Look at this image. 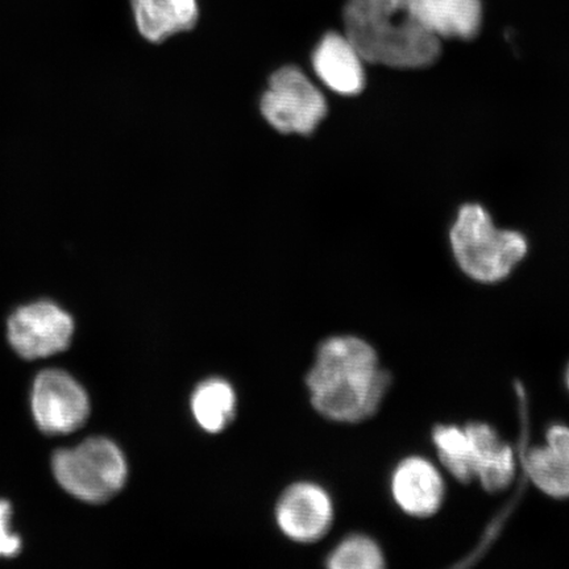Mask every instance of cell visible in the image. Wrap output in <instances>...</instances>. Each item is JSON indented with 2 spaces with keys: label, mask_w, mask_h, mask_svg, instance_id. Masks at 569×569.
I'll return each mask as SVG.
<instances>
[{
  "label": "cell",
  "mask_w": 569,
  "mask_h": 569,
  "mask_svg": "<svg viewBox=\"0 0 569 569\" xmlns=\"http://www.w3.org/2000/svg\"><path fill=\"white\" fill-rule=\"evenodd\" d=\"M306 386L320 416L333 422L359 423L379 411L390 376L367 340L340 336L319 346Z\"/></svg>",
  "instance_id": "6da1fadb"
},
{
  "label": "cell",
  "mask_w": 569,
  "mask_h": 569,
  "mask_svg": "<svg viewBox=\"0 0 569 569\" xmlns=\"http://www.w3.org/2000/svg\"><path fill=\"white\" fill-rule=\"evenodd\" d=\"M345 34L365 62L421 69L438 60L442 47L426 30L416 0H348Z\"/></svg>",
  "instance_id": "7a4b0ae2"
},
{
  "label": "cell",
  "mask_w": 569,
  "mask_h": 569,
  "mask_svg": "<svg viewBox=\"0 0 569 569\" xmlns=\"http://www.w3.org/2000/svg\"><path fill=\"white\" fill-rule=\"evenodd\" d=\"M451 244L462 272L472 280L495 283L507 279L528 253L521 233L496 229L479 204H466L452 227Z\"/></svg>",
  "instance_id": "3957f363"
},
{
  "label": "cell",
  "mask_w": 569,
  "mask_h": 569,
  "mask_svg": "<svg viewBox=\"0 0 569 569\" xmlns=\"http://www.w3.org/2000/svg\"><path fill=\"white\" fill-rule=\"evenodd\" d=\"M53 473L61 488L77 500L104 503L124 488L128 465L117 443L99 437L56 452Z\"/></svg>",
  "instance_id": "277c9868"
},
{
  "label": "cell",
  "mask_w": 569,
  "mask_h": 569,
  "mask_svg": "<svg viewBox=\"0 0 569 569\" xmlns=\"http://www.w3.org/2000/svg\"><path fill=\"white\" fill-rule=\"evenodd\" d=\"M261 112L281 133L309 134L325 119L327 102L302 70L287 67L270 77Z\"/></svg>",
  "instance_id": "5b68a950"
},
{
  "label": "cell",
  "mask_w": 569,
  "mask_h": 569,
  "mask_svg": "<svg viewBox=\"0 0 569 569\" xmlns=\"http://www.w3.org/2000/svg\"><path fill=\"white\" fill-rule=\"evenodd\" d=\"M36 423L49 436H67L87 423L90 400L80 382L59 369L36 377L32 390Z\"/></svg>",
  "instance_id": "8992f818"
},
{
  "label": "cell",
  "mask_w": 569,
  "mask_h": 569,
  "mask_svg": "<svg viewBox=\"0 0 569 569\" xmlns=\"http://www.w3.org/2000/svg\"><path fill=\"white\" fill-rule=\"evenodd\" d=\"M73 333V318L52 301L21 306L9 319L10 343L27 360L66 351Z\"/></svg>",
  "instance_id": "52a82bcc"
},
{
  "label": "cell",
  "mask_w": 569,
  "mask_h": 569,
  "mask_svg": "<svg viewBox=\"0 0 569 569\" xmlns=\"http://www.w3.org/2000/svg\"><path fill=\"white\" fill-rule=\"evenodd\" d=\"M333 503L327 490L315 482L290 486L276 507V522L284 537L297 543H316L330 531Z\"/></svg>",
  "instance_id": "ba28073f"
},
{
  "label": "cell",
  "mask_w": 569,
  "mask_h": 569,
  "mask_svg": "<svg viewBox=\"0 0 569 569\" xmlns=\"http://www.w3.org/2000/svg\"><path fill=\"white\" fill-rule=\"evenodd\" d=\"M390 493L405 515L429 518L443 507L446 482L432 461L412 455L398 462L391 473Z\"/></svg>",
  "instance_id": "9c48e42d"
},
{
  "label": "cell",
  "mask_w": 569,
  "mask_h": 569,
  "mask_svg": "<svg viewBox=\"0 0 569 569\" xmlns=\"http://www.w3.org/2000/svg\"><path fill=\"white\" fill-rule=\"evenodd\" d=\"M465 430L471 445L475 480L490 493L503 492L517 476L513 448L488 423L471 422Z\"/></svg>",
  "instance_id": "30bf717a"
},
{
  "label": "cell",
  "mask_w": 569,
  "mask_h": 569,
  "mask_svg": "<svg viewBox=\"0 0 569 569\" xmlns=\"http://www.w3.org/2000/svg\"><path fill=\"white\" fill-rule=\"evenodd\" d=\"M365 60L346 34L330 32L320 40L312 67L327 88L341 96H356L365 88Z\"/></svg>",
  "instance_id": "8fae6325"
},
{
  "label": "cell",
  "mask_w": 569,
  "mask_h": 569,
  "mask_svg": "<svg viewBox=\"0 0 569 569\" xmlns=\"http://www.w3.org/2000/svg\"><path fill=\"white\" fill-rule=\"evenodd\" d=\"M419 20L442 39H472L481 26V0H416Z\"/></svg>",
  "instance_id": "7c38bea8"
},
{
  "label": "cell",
  "mask_w": 569,
  "mask_h": 569,
  "mask_svg": "<svg viewBox=\"0 0 569 569\" xmlns=\"http://www.w3.org/2000/svg\"><path fill=\"white\" fill-rule=\"evenodd\" d=\"M134 21L142 38L161 42L197 24V0H131Z\"/></svg>",
  "instance_id": "4fadbf2b"
},
{
  "label": "cell",
  "mask_w": 569,
  "mask_h": 569,
  "mask_svg": "<svg viewBox=\"0 0 569 569\" xmlns=\"http://www.w3.org/2000/svg\"><path fill=\"white\" fill-rule=\"evenodd\" d=\"M238 398L231 382L210 377L199 382L190 398L191 415L209 433L223 432L237 415Z\"/></svg>",
  "instance_id": "5bb4252c"
},
{
  "label": "cell",
  "mask_w": 569,
  "mask_h": 569,
  "mask_svg": "<svg viewBox=\"0 0 569 569\" xmlns=\"http://www.w3.org/2000/svg\"><path fill=\"white\" fill-rule=\"evenodd\" d=\"M440 465L455 480L468 483L475 480L471 445L465 427L439 425L432 431Z\"/></svg>",
  "instance_id": "9a60e30c"
},
{
  "label": "cell",
  "mask_w": 569,
  "mask_h": 569,
  "mask_svg": "<svg viewBox=\"0 0 569 569\" xmlns=\"http://www.w3.org/2000/svg\"><path fill=\"white\" fill-rule=\"evenodd\" d=\"M526 473L540 492L567 500L569 498V466L546 446L532 447L523 457Z\"/></svg>",
  "instance_id": "2e32d148"
},
{
  "label": "cell",
  "mask_w": 569,
  "mask_h": 569,
  "mask_svg": "<svg viewBox=\"0 0 569 569\" xmlns=\"http://www.w3.org/2000/svg\"><path fill=\"white\" fill-rule=\"evenodd\" d=\"M331 569H381L386 567L381 547L372 538L356 533L347 537L327 558Z\"/></svg>",
  "instance_id": "e0dca14e"
},
{
  "label": "cell",
  "mask_w": 569,
  "mask_h": 569,
  "mask_svg": "<svg viewBox=\"0 0 569 569\" xmlns=\"http://www.w3.org/2000/svg\"><path fill=\"white\" fill-rule=\"evenodd\" d=\"M11 517V503L0 501V558L17 557L21 550L20 538L10 529Z\"/></svg>",
  "instance_id": "ac0fdd59"
},
{
  "label": "cell",
  "mask_w": 569,
  "mask_h": 569,
  "mask_svg": "<svg viewBox=\"0 0 569 569\" xmlns=\"http://www.w3.org/2000/svg\"><path fill=\"white\" fill-rule=\"evenodd\" d=\"M546 447L569 466V427L552 425L546 432Z\"/></svg>",
  "instance_id": "d6986e66"
},
{
  "label": "cell",
  "mask_w": 569,
  "mask_h": 569,
  "mask_svg": "<svg viewBox=\"0 0 569 569\" xmlns=\"http://www.w3.org/2000/svg\"><path fill=\"white\" fill-rule=\"evenodd\" d=\"M566 383H567V388L569 390V366H568V369H567V372H566Z\"/></svg>",
  "instance_id": "ffe728a7"
}]
</instances>
